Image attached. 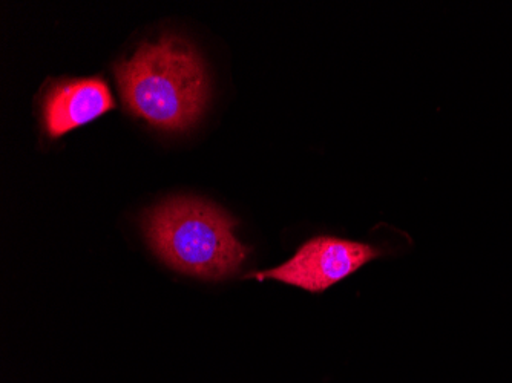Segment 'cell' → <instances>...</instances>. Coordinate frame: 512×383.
<instances>
[{"instance_id": "3", "label": "cell", "mask_w": 512, "mask_h": 383, "mask_svg": "<svg viewBox=\"0 0 512 383\" xmlns=\"http://www.w3.org/2000/svg\"><path fill=\"white\" fill-rule=\"evenodd\" d=\"M379 256L381 250L368 244L336 236H316L302 244L298 252L281 266L252 273L246 278L256 281L275 279L307 292L321 293Z\"/></svg>"}, {"instance_id": "1", "label": "cell", "mask_w": 512, "mask_h": 383, "mask_svg": "<svg viewBox=\"0 0 512 383\" xmlns=\"http://www.w3.org/2000/svg\"><path fill=\"white\" fill-rule=\"evenodd\" d=\"M126 108L149 125L183 131L197 122L209 94L200 56L180 37L143 43L114 69Z\"/></svg>"}, {"instance_id": "2", "label": "cell", "mask_w": 512, "mask_h": 383, "mask_svg": "<svg viewBox=\"0 0 512 383\" xmlns=\"http://www.w3.org/2000/svg\"><path fill=\"white\" fill-rule=\"evenodd\" d=\"M235 221L215 204L174 198L148 212L145 232L155 255L171 269L207 281L240 272L249 249L234 235Z\"/></svg>"}, {"instance_id": "4", "label": "cell", "mask_w": 512, "mask_h": 383, "mask_svg": "<svg viewBox=\"0 0 512 383\" xmlns=\"http://www.w3.org/2000/svg\"><path fill=\"white\" fill-rule=\"evenodd\" d=\"M114 106L109 86L100 77L63 80L51 86L43 97V126L48 137H63L94 122Z\"/></svg>"}]
</instances>
